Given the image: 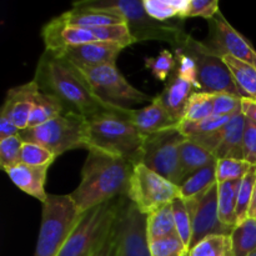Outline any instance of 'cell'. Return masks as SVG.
I'll return each mask as SVG.
<instances>
[{"instance_id": "cell-1", "label": "cell", "mask_w": 256, "mask_h": 256, "mask_svg": "<svg viewBox=\"0 0 256 256\" xmlns=\"http://www.w3.org/2000/svg\"><path fill=\"white\" fill-rule=\"evenodd\" d=\"M34 80L42 92L60 100L68 112H75L86 119L102 112H115L130 120L134 112V109L102 102L70 62L48 52L40 56Z\"/></svg>"}, {"instance_id": "cell-2", "label": "cell", "mask_w": 256, "mask_h": 256, "mask_svg": "<svg viewBox=\"0 0 256 256\" xmlns=\"http://www.w3.org/2000/svg\"><path fill=\"white\" fill-rule=\"evenodd\" d=\"M88 152L80 184L69 194L80 214L116 198L126 196L134 169V165L122 158L94 149Z\"/></svg>"}, {"instance_id": "cell-3", "label": "cell", "mask_w": 256, "mask_h": 256, "mask_svg": "<svg viewBox=\"0 0 256 256\" xmlns=\"http://www.w3.org/2000/svg\"><path fill=\"white\" fill-rule=\"evenodd\" d=\"M74 8L92 9L119 16L126 22L136 42L148 40L165 42L175 50L182 48L190 36L185 32L184 19L170 22L152 19L145 10L144 0H88L75 2Z\"/></svg>"}, {"instance_id": "cell-4", "label": "cell", "mask_w": 256, "mask_h": 256, "mask_svg": "<svg viewBox=\"0 0 256 256\" xmlns=\"http://www.w3.org/2000/svg\"><path fill=\"white\" fill-rule=\"evenodd\" d=\"M88 120V150L94 149L122 158L130 164H142L145 138L128 118L102 112Z\"/></svg>"}, {"instance_id": "cell-5", "label": "cell", "mask_w": 256, "mask_h": 256, "mask_svg": "<svg viewBox=\"0 0 256 256\" xmlns=\"http://www.w3.org/2000/svg\"><path fill=\"white\" fill-rule=\"evenodd\" d=\"M82 215L70 195H49L42 204L34 256H59Z\"/></svg>"}, {"instance_id": "cell-6", "label": "cell", "mask_w": 256, "mask_h": 256, "mask_svg": "<svg viewBox=\"0 0 256 256\" xmlns=\"http://www.w3.org/2000/svg\"><path fill=\"white\" fill-rule=\"evenodd\" d=\"M126 196L104 202L84 212L65 242L59 256H90L104 242L116 222Z\"/></svg>"}, {"instance_id": "cell-7", "label": "cell", "mask_w": 256, "mask_h": 256, "mask_svg": "<svg viewBox=\"0 0 256 256\" xmlns=\"http://www.w3.org/2000/svg\"><path fill=\"white\" fill-rule=\"evenodd\" d=\"M24 142L46 148L55 156L69 150L88 149V120L75 112H65L56 119L19 132Z\"/></svg>"}, {"instance_id": "cell-8", "label": "cell", "mask_w": 256, "mask_h": 256, "mask_svg": "<svg viewBox=\"0 0 256 256\" xmlns=\"http://www.w3.org/2000/svg\"><path fill=\"white\" fill-rule=\"evenodd\" d=\"M74 68L89 85L92 92L108 104L130 109V105L145 104V102L150 104L154 100V98L132 86L125 79L124 75L118 70L116 65Z\"/></svg>"}, {"instance_id": "cell-9", "label": "cell", "mask_w": 256, "mask_h": 256, "mask_svg": "<svg viewBox=\"0 0 256 256\" xmlns=\"http://www.w3.org/2000/svg\"><path fill=\"white\" fill-rule=\"evenodd\" d=\"M179 49L189 54L195 62L202 92L210 94L228 92L242 98L222 55L208 46L204 42H199L190 35L188 42Z\"/></svg>"}, {"instance_id": "cell-10", "label": "cell", "mask_w": 256, "mask_h": 256, "mask_svg": "<svg viewBox=\"0 0 256 256\" xmlns=\"http://www.w3.org/2000/svg\"><path fill=\"white\" fill-rule=\"evenodd\" d=\"M126 198L142 214L160 209L182 198L178 185L149 169L144 164L135 165L128 186Z\"/></svg>"}, {"instance_id": "cell-11", "label": "cell", "mask_w": 256, "mask_h": 256, "mask_svg": "<svg viewBox=\"0 0 256 256\" xmlns=\"http://www.w3.org/2000/svg\"><path fill=\"white\" fill-rule=\"evenodd\" d=\"M185 139L179 128L146 136L142 164L179 186L182 182L179 149Z\"/></svg>"}, {"instance_id": "cell-12", "label": "cell", "mask_w": 256, "mask_h": 256, "mask_svg": "<svg viewBox=\"0 0 256 256\" xmlns=\"http://www.w3.org/2000/svg\"><path fill=\"white\" fill-rule=\"evenodd\" d=\"M192 218V236L190 249L209 235H230L234 228L226 226L219 219L218 210V184L202 194L185 200Z\"/></svg>"}, {"instance_id": "cell-13", "label": "cell", "mask_w": 256, "mask_h": 256, "mask_svg": "<svg viewBox=\"0 0 256 256\" xmlns=\"http://www.w3.org/2000/svg\"><path fill=\"white\" fill-rule=\"evenodd\" d=\"M146 216L128 198L125 199L115 222L118 256H152L146 234Z\"/></svg>"}, {"instance_id": "cell-14", "label": "cell", "mask_w": 256, "mask_h": 256, "mask_svg": "<svg viewBox=\"0 0 256 256\" xmlns=\"http://www.w3.org/2000/svg\"><path fill=\"white\" fill-rule=\"evenodd\" d=\"M209 22V42L205 44L214 52L230 55L256 68V52L249 42L225 19L222 12H218Z\"/></svg>"}, {"instance_id": "cell-15", "label": "cell", "mask_w": 256, "mask_h": 256, "mask_svg": "<svg viewBox=\"0 0 256 256\" xmlns=\"http://www.w3.org/2000/svg\"><path fill=\"white\" fill-rule=\"evenodd\" d=\"M42 38L44 40L45 52L54 56L60 58L62 52L70 46L88 44L98 42L96 38L88 28L70 26L59 16L49 20L42 30Z\"/></svg>"}, {"instance_id": "cell-16", "label": "cell", "mask_w": 256, "mask_h": 256, "mask_svg": "<svg viewBox=\"0 0 256 256\" xmlns=\"http://www.w3.org/2000/svg\"><path fill=\"white\" fill-rule=\"evenodd\" d=\"M124 49V46L114 42H95L68 48L60 58L78 68L116 65L118 56Z\"/></svg>"}, {"instance_id": "cell-17", "label": "cell", "mask_w": 256, "mask_h": 256, "mask_svg": "<svg viewBox=\"0 0 256 256\" xmlns=\"http://www.w3.org/2000/svg\"><path fill=\"white\" fill-rule=\"evenodd\" d=\"M130 122L135 125V128L144 138L168 130L178 129L180 124L172 118L159 95L155 96L154 100L142 109H134Z\"/></svg>"}, {"instance_id": "cell-18", "label": "cell", "mask_w": 256, "mask_h": 256, "mask_svg": "<svg viewBox=\"0 0 256 256\" xmlns=\"http://www.w3.org/2000/svg\"><path fill=\"white\" fill-rule=\"evenodd\" d=\"M39 92L40 88L34 79L26 84L8 90L2 110L12 118L19 132L26 130L29 126L30 115Z\"/></svg>"}, {"instance_id": "cell-19", "label": "cell", "mask_w": 256, "mask_h": 256, "mask_svg": "<svg viewBox=\"0 0 256 256\" xmlns=\"http://www.w3.org/2000/svg\"><path fill=\"white\" fill-rule=\"evenodd\" d=\"M195 92H202L199 85L174 72L166 82L164 92L159 96L172 118L180 122L184 119L188 102Z\"/></svg>"}, {"instance_id": "cell-20", "label": "cell", "mask_w": 256, "mask_h": 256, "mask_svg": "<svg viewBox=\"0 0 256 256\" xmlns=\"http://www.w3.org/2000/svg\"><path fill=\"white\" fill-rule=\"evenodd\" d=\"M50 166H32V165L20 162L19 165L8 170L6 174L22 192L44 204L49 196L45 192V182H46V174Z\"/></svg>"}, {"instance_id": "cell-21", "label": "cell", "mask_w": 256, "mask_h": 256, "mask_svg": "<svg viewBox=\"0 0 256 256\" xmlns=\"http://www.w3.org/2000/svg\"><path fill=\"white\" fill-rule=\"evenodd\" d=\"M244 114L235 115L222 129V142L215 152V158L219 159L244 160Z\"/></svg>"}, {"instance_id": "cell-22", "label": "cell", "mask_w": 256, "mask_h": 256, "mask_svg": "<svg viewBox=\"0 0 256 256\" xmlns=\"http://www.w3.org/2000/svg\"><path fill=\"white\" fill-rule=\"evenodd\" d=\"M180 155V172H182V182L188 176L198 170L202 169L205 166L215 164L218 159L212 152L202 148V145L196 144L190 139H185L180 144L179 149ZM180 182V184H182Z\"/></svg>"}, {"instance_id": "cell-23", "label": "cell", "mask_w": 256, "mask_h": 256, "mask_svg": "<svg viewBox=\"0 0 256 256\" xmlns=\"http://www.w3.org/2000/svg\"><path fill=\"white\" fill-rule=\"evenodd\" d=\"M60 18L64 20L66 25L78 28H96L125 22L124 20L120 19L119 16H115V15L74 6H72V10H68L66 12L60 15Z\"/></svg>"}, {"instance_id": "cell-24", "label": "cell", "mask_w": 256, "mask_h": 256, "mask_svg": "<svg viewBox=\"0 0 256 256\" xmlns=\"http://www.w3.org/2000/svg\"><path fill=\"white\" fill-rule=\"evenodd\" d=\"M242 180L218 182V210L219 219L224 225L236 226L238 192Z\"/></svg>"}, {"instance_id": "cell-25", "label": "cell", "mask_w": 256, "mask_h": 256, "mask_svg": "<svg viewBox=\"0 0 256 256\" xmlns=\"http://www.w3.org/2000/svg\"><path fill=\"white\" fill-rule=\"evenodd\" d=\"M242 98L256 100V68L230 55L222 56Z\"/></svg>"}, {"instance_id": "cell-26", "label": "cell", "mask_w": 256, "mask_h": 256, "mask_svg": "<svg viewBox=\"0 0 256 256\" xmlns=\"http://www.w3.org/2000/svg\"><path fill=\"white\" fill-rule=\"evenodd\" d=\"M65 112H68L60 100H58L54 95L46 94L40 90L36 95V100H35V105L32 108V115H30L28 128L39 126L50 120L56 119Z\"/></svg>"}, {"instance_id": "cell-27", "label": "cell", "mask_w": 256, "mask_h": 256, "mask_svg": "<svg viewBox=\"0 0 256 256\" xmlns=\"http://www.w3.org/2000/svg\"><path fill=\"white\" fill-rule=\"evenodd\" d=\"M215 184H218L216 162L192 172L179 185L182 199L189 200L192 198L198 196L212 186H214Z\"/></svg>"}, {"instance_id": "cell-28", "label": "cell", "mask_w": 256, "mask_h": 256, "mask_svg": "<svg viewBox=\"0 0 256 256\" xmlns=\"http://www.w3.org/2000/svg\"><path fill=\"white\" fill-rule=\"evenodd\" d=\"M176 232L172 205L166 204L146 216V234L149 242Z\"/></svg>"}, {"instance_id": "cell-29", "label": "cell", "mask_w": 256, "mask_h": 256, "mask_svg": "<svg viewBox=\"0 0 256 256\" xmlns=\"http://www.w3.org/2000/svg\"><path fill=\"white\" fill-rule=\"evenodd\" d=\"M235 256H249L256 252V219L245 220L230 234Z\"/></svg>"}, {"instance_id": "cell-30", "label": "cell", "mask_w": 256, "mask_h": 256, "mask_svg": "<svg viewBox=\"0 0 256 256\" xmlns=\"http://www.w3.org/2000/svg\"><path fill=\"white\" fill-rule=\"evenodd\" d=\"M188 256H235L230 235H209L192 248Z\"/></svg>"}, {"instance_id": "cell-31", "label": "cell", "mask_w": 256, "mask_h": 256, "mask_svg": "<svg viewBox=\"0 0 256 256\" xmlns=\"http://www.w3.org/2000/svg\"><path fill=\"white\" fill-rule=\"evenodd\" d=\"M214 102L215 94L195 92L188 102L182 122H200L210 118L214 112Z\"/></svg>"}, {"instance_id": "cell-32", "label": "cell", "mask_w": 256, "mask_h": 256, "mask_svg": "<svg viewBox=\"0 0 256 256\" xmlns=\"http://www.w3.org/2000/svg\"><path fill=\"white\" fill-rule=\"evenodd\" d=\"M88 29L92 30V32L96 38L98 42H114V44H119L124 48H128L136 42L126 22L105 25V26L88 28Z\"/></svg>"}, {"instance_id": "cell-33", "label": "cell", "mask_w": 256, "mask_h": 256, "mask_svg": "<svg viewBox=\"0 0 256 256\" xmlns=\"http://www.w3.org/2000/svg\"><path fill=\"white\" fill-rule=\"evenodd\" d=\"M256 184V168L252 166L242 179L236 202V225L249 219V208Z\"/></svg>"}, {"instance_id": "cell-34", "label": "cell", "mask_w": 256, "mask_h": 256, "mask_svg": "<svg viewBox=\"0 0 256 256\" xmlns=\"http://www.w3.org/2000/svg\"><path fill=\"white\" fill-rule=\"evenodd\" d=\"M232 118L229 116H216L212 115L200 122H182L179 124V130L182 132L185 138H195L200 135L210 134L216 130L222 129L224 125L230 122Z\"/></svg>"}, {"instance_id": "cell-35", "label": "cell", "mask_w": 256, "mask_h": 256, "mask_svg": "<svg viewBox=\"0 0 256 256\" xmlns=\"http://www.w3.org/2000/svg\"><path fill=\"white\" fill-rule=\"evenodd\" d=\"M145 68L152 72V74L160 82H168L172 72L176 69V58L170 50L164 49L156 56L146 58Z\"/></svg>"}, {"instance_id": "cell-36", "label": "cell", "mask_w": 256, "mask_h": 256, "mask_svg": "<svg viewBox=\"0 0 256 256\" xmlns=\"http://www.w3.org/2000/svg\"><path fill=\"white\" fill-rule=\"evenodd\" d=\"M149 249L152 256H188L189 252V248L178 232L149 242Z\"/></svg>"}, {"instance_id": "cell-37", "label": "cell", "mask_w": 256, "mask_h": 256, "mask_svg": "<svg viewBox=\"0 0 256 256\" xmlns=\"http://www.w3.org/2000/svg\"><path fill=\"white\" fill-rule=\"evenodd\" d=\"M252 168V165L245 160L219 159L216 162V182H226L242 180Z\"/></svg>"}, {"instance_id": "cell-38", "label": "cell", "mask_w": 256, "mask_h": 256, "mask_svg": "<svg viewBox=\"0 0 256 256\" xmlns=\"http://www.w3.org/2000/svg\"><path fill=\"white\" fill-rule=\"evenodd\" d=\"M22 142L19 134L0 140V165L5 172L22 162Z\"/></svg>"}, {"instance_id": "cell-39", "label": "cell", "mask_w": 256, "mask_h": 256, "mask_svg": "<svg viewBox=\"0 0 256 256\" xmlns=\"http://www.w3.org/2000/svg\"><path fill=\"white\" fill-rule=\"evenodd\" d=\"M22 162L32 166H50L56 159L46 148L35 142H24L22 146Z\"/></svg>"}, {"instance_id": "cell-40", "label": "cell", "mask_w": 256, "mask_h": 256, "mask_svg": "<svg viewBox=\"0 0 256 256\" xmlns=\"http://www.w3.org/2000/svg\"><path fill=\"white\" fill-rule=\"evenodd\" d=\"M172 212H174L175 220V229H176L178 235L182 238V242H185L190 250V242H192V218H190L189 212H188L185 200L179 198L172 202Z\"/></svg>"}, {"instance_id": "cell-41", "label": "cell", "mask_w": 256, "mask_h": 256, "mask_svg": "<svg viewBox=\"0 0 256 256\" xmlns=\"http://www.w3.org/2000/svg\"><path fill=\"white\" fill-rule=\"evenodd\" d=\"M240 112H242V96L228 94V92L215 94L214 112H212V115H216V116L232 118L235 116V115L240 114Z\"/></svg>"}, {"instance_id": "cell-42", "label": "cell", "mask_w": 256, "mask_h": 256, "mask_svg": "<svg viewBox=\"0 0 256 256\" xmlns=\"http://www.w3.org/2000/svg\"><path fill=\"white\" fill-rule=\"evenodd\" d=\"M219 12V2L218 0H188L185 19L200 16L210 20Z\"/></svg>"}, {"instance_id": "cell-43", "label": "cell", "mask_w": 256, "mask_h": 256, "mask_svg": "<svg viewBox=\"0 0 256 256\" xmlns=\"http://www.w3.org/2000/svg\"><path fill=\"white\" fill-rule=\"evenodd\" d=\"M244 160L256 166V125L248 119L244 132Z\"/></svg>"}, {"instance_id": "cell-44", "label": "cell", "mask_w": 256, "mask_h": 256, "mask_svg": "<svg viewBox=\"0 0 256 256\" xmlns=\"http://www.w3.org/2000/svg\"><path fill=\"white\" fill-rule=\"evenodd\" d=\"M90 256H118V234L116 228L112 226L104 242L96 248L94 252Z\"/></svg>"}, {"instance_id": "cell-45", "label": "cell", "mask_w": 256, "mask_h": 256, "mask_svg": "<svg viewBox=\"0 0 256 256\" xmlns=\"http://www.w3.org/2000/svg\"><path fill=\"white\" fill-rule=\"evenodd\" d=\"M19 132V129L15 126L12 118L5 112L0 110V140L5 139V138L14 136V135H18Z\"/></svg>"}, {"instance_id": "cell-46", "label": "cell", "mask_w": 256, "mask_h": 256, "mask_svg": "<svg viewBox=\"0 0 256 256\" xmlns=\"http://www.w3.org/2000/svg\"><path fill=\"white\" fill-rule=\"evenodd\" d=\"M242 114L248 120L256 125V100L242 98Z\"/></svg>"}, {"instance_id": "cell-47", "label": "cell", "mask_w": 256, "mask_h": 256, "mask_svg": "<svg viewBox=\"0 0 256 256\" xmlns=\"http://www.w3.org/2000/svg\"><path fill=\"white\" fill-rule=\"evenodd\" d=\"M249 218H252V219H256V184H255V188H254V192H252V202H250Z\"/></svg>"}, {"instance_id": "cell-48", "label": "cell", "mask_w": 256, "mask_h": 256, "mask_svg": "<svg viewBox=\"0 0 256 256\" xmlns=\"http://www.w3.org/2000/svg\"><path fill=\"white\" fill-rule=\"evenodd\" d=\"M249 256H256V252H252V254H250Z\"/></svg>"}, {"instance_id": "cell-49", "label": "cell", "mask_w": 256, "mask_h": 256, "mask_svg": "<svg viewBox=\"0 0 256 256\" xmlns=\"http://www.w3.org/2000/svg\"><path fill=\"white\" fill-rule=\"evenodd\" d=\"M255 168H256V166H255Z\"/></svg>"}]
</instances>
